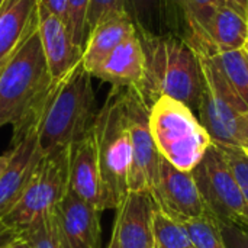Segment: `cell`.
<instances>
[{
  "label": "cell",
  "mask_w": 248,
  "mask_h": 248,
  "mask_svg": "<svg viewBox=\"0 0 248 248\" xmlns=\"http://www.w3.org/2000/svg\"><path fill=\"white\" fill-rule=\"evenodd\" d=\"M145 73L140 93L151 106L167 96L186 105L196 116L202 99V71L198 54L183 39L167 33L163 36L140 35Z\"/></svg>",
  "instance_id": "1"
},
{
  "label": "cell",
  "mask_w": 248,
  "mask_h": 248,
  "mask_svg": "<svg viewBox=\"0 0 248 248\" xmlns=\"http://www.w3.org/2000/svg\"><path fill=\"white\" fill-rule=\"evenodd\" d=\"M96 96L92 74L80 62L65 77L54 81L38 118V145L44 154L71 147L93 131Z\"/></svg>",
  "instance_id": "2"
},
{
  "label": "cell",
  "mask_w": 248,
  "mask_h": 248,
  "mask_svg": "<svg viewBox=\"0 0 248 248\" xmlns=\"http://www.w3.org/2000/svg\"><path fill=\"white\" fill-rule=\"evenodd\" d=\"M52 84L36 32L0 71V128L17 129L38 119Z\"/></svg>",
  "instance_id": "3"
},
{
  "label": "cell",
  "mask_w": 248,
  "mask_h": 248,
  "mask_svg": "<svg viewBox=\"0 0 248 248\" xmlns=\"http://www.w3.org/2000/svg\"><path fill=\"white\" fill-rule=\"evenodd\" d=\"M93 137L102 176L103 208L105 211L118 209L129 192L128 179L132 163L124 87H112L96 115Z\"/></svg>",
  "instance_id": "4"
},
{
  "label": "cell",
  "mask_w": 248,
  "mask_h": 248,
  "mask_svg": "<svg viewBox=\"0 0 248 248\" xmlns=\"http://www.w3.org/2000/svg\"><path fill=\"white\" fill-rule=\"evenodd\" d=\"M150 128L160 155L183 171H192L212 145L199 118L186 105L167 96L151 105Z\"/></svg>",
  "instance_id": "5"
},
{
  "label": "cell",
  "mask_w": 248,
  "mask_h": 248,
  "mask_svg": "<svg viewBox=\"0 0 248 248\" xmlns=\"http://www.w3.org/2000/svg\"><path fill=\"white\" fill-rule=\"evenodd\" d=\"M202 71V99L198 118L214 144L244 147L248 106L231 89L212 55L198 54Z\"/></svg>",
  "instance_id": "6"
},
{
  "label": "cell",
  "mask_w": 248,
  "mask_h": 248,
  "mask_svg": "<svg viewBox=\"0 0 248 248\" xmlns=\"http://www.w3.org/2000/svg\"><path fill=\"white\" fill-rule=\"evenodd\" d=\"M70 147L42 155L17 205L3 218L0 230L23 231L36 218L52 211L68 192Z\"/></svg>",
  "instance_id": "7"
},
{
  "label": "cell",
  "mask_w": 248,
  "mask_h": 248,
  "mask_svg": "<svg viewBox=\"0 0 248 248\" xmlns=\"http://www.w3.org/2000/svg\"><path fill=\"white\" fill-rule=\"evenodd\" d=\"M208 211L219 224L248 230V205L221 148L212 142L201 163L192 170Z\"/></svg>",
  "instance_id": "8"
},
{
  "label": "cell",
  "mask_w": 248,
  "mask_h": 248,
  "mask_svg": "<svg viewBox=\"0 0 248 248\" xmlns=\"http://www.w3.org/2000/svg\"><path fill=\"white\" fill-rule=\"evenodd\" d=\"M124 96L132 145L128 186L131 192L151 193L161 160L150 128L151 106L135 87H124Z\"/></svg>",
  "instance_id": "9"
},
{
  "label": "cell",
  "mask_w": 248,
  "mask_h": 248,
  "mask_svg": "<svg viewBox=\"0 0 248 248\" xmlns=\"http://www.w3.org/2000/svg\"><path fill=\"white\" fill-rule=\"evenodd\" d=\"M151 196L157 209L179 224H185L209 212L192 171L179 170L164 157L160 160Z\"/></svg>",
  "instance_id": "10"
},
{
  "label": "cell",
  "mask_w": 248,
  "mask_h": 248,
  "mask_svg": "<svg viewBox=\"0 0 248 248\" xmlns=\"http://www.w3.org/2000/svg\"><path fill=\"white\" fill-rule=\"evenodd\" d=\"M225 0H166L167 31L183 39L196 54L212 55L208 28Z\"/></svg>",
  "instance_id": "11"
},
{
  "label": "cell",
  "mask_w": 248,
  "mask_h": 248,
  "mask_svg": "<svg viewBox=\"0 0 248 248\" xmlns=\"http://www.w3.org/2000/svg\"><path fill=\"white\" fill-rule=\"evenodd\" d=\"M38 33L54 81L65 77L81 62L83 48L73 41L67 23L54 15L41 0Z\"/></svg>",
  "instance_id": "12"
},
{
  "label": "cell",
  "mask_w": 248,
  "mask_h": 248,
  "mask_svg": "<svg viewBox=\"0 0 248 248\" xmlns=\"http://www.w3.org/2000/svg\"><path fill=\"white\" fill-rule=\"evenodd\" d=\"M44 153L38 145L36 128L12 144L10 163L0 177V222L20 201Z\"/></svg>",
  "instance_id": "13"
},
{
  "label": "cell",
  "mask_w": 248,
  "mask_h": 248,
  "mask_svg": "<svg viewBox=\"0 0 248 248\" xmlns=\"http://www.w3.org/2000/svg\"><path fill=\"white\" fill-rule=\"evenodd\" d=\"M157 209L151 193L128 192L121 206L116 209L113 232L121 248H151L153 214Z\"/></svg>",
  "instance_id": "14"
},
{
  "label": "cell",
  "mask_w": 248,
  "mask_h": 248,
  "mask_svg": "<svg viewBox=\"0 0 248 248\" xmlns=\"http://www.w3.org/2000/svg\"><path fill=\"white\" fill-rule=\"evenodd\" d=\"M68 190L103 212V186L93 131L70 147Z\"/></svg>",
  "instance_id": "15"
},
{
  "label": "cell",
  "mask_w": 248,
  "mask_h": 248,
  "mask_svg": "<svg viewBox=\"0 0 248 248\" xmlns=\"http://www.w3.org/2000/svg\"><path fill=\"white\" fill-rule=\"evenodd\" d=\"M39 0H4L0 6V71L38 32Z\"/></svg>",
  "instance_id": "16"
},
{
  "label": "cell",
  "mask_w": 248,
  "mask_h": 248,
  "mask_svg": "<svg viewBox=\"0 0 248 248\" xmlns=\"http://www.w3.org/2000/svg\"><path fill=\"white\" fill-rule=\"evenodd\" d=\"M54 211L70 247L102 248L100 211L90 206L70 190Z\"/></svg>",
  "instance_id": "17"
},
{
  "label": "cell",
  "mask_w": 248,
  "mask_h": 248,
  "mask_svg": "<svg viewBox=\"0 0 248 248\" xmlns=\"http://www.w3.org/2000/svg\"><path fill=\"white\" fill-rule=\"evenodd\" d=\"M144 49L138 32H135L109 54V57L92 73V77L110 83L112 87L138 89L144 80Z\"/></svg>",
  "instance_id": "18"
},
{
  "label": "cell",
  "mask_w": 248,
  "mask_h": 248,
  "mask_svg": "<svg viewBox=\"0 0 248 248\" xmlns=\"http://www.w3.org/2000/svg\"><path fill=\"white\" fill-rule=\"evenodd\" d=\"M135 32L137 28L126 10L105 16L87 35L81 58L83 67L92 74L119 44Z\"/></svg>",
  "instance_id": "19"
},
{
  "label": "cell",
  "mask_w": 248,
  "mask_h": 248,
  "mask_svg": "<svg viewBox=\"0 0 248 248\" xmlns=\"http://www.w3.org/2000/svg\"><path fill=\"white\" fill-rule=\"evenodd\" d=\"M208 38L212 55L246 48L248 42V17L225 0L211 19Z\"/></svg>",
  "instance_id": "20"
},
{
  "label": "cell",
  "mask_w": 248,
  "mask_h": 248,
  "mask_svg": "<svg viewBox=\"0 0 248 248\" xmlns=\"http://www.w3.org/2000/svg\"><path fill=\"white\" fill-rule=\"evenodd\" d=\"M126 12L140 35L163 36L169 33L166 0H126Z\"/></svg>",
  "instance_id": "21"
},
{
  "label": "cell",
  "mask_w": 248,
  "mask_h": 248,
  "mask_svg": "<svg viewBox=\"0 0 248 248\" xmlns=\"http://www.w3.org/2000/svg\"><path fill=\"white\" fill-rule=\"evenodd\" d=\"M22 237L31 248H71L60 228L54 209L36 218L22 231Z\"/></svg>",
  "instance_id": "22"
},
{
  "label": "cell",
  "mask_w": 248,
  "mask_h": 248,
  "mask_svg": "<svg viewBox=\"0 0 248 248\" xmlns=\"http://www.w3.org/2000/svg\"><path fill=\"white\" fill-rule=\"evenodd\" d=\"M231 89L248 106V54L246 48L212 55Z\"/></svg>",
  "instance_id": "23"
},
{
  "label": "cell",
  "mask_w": 248,
  "mask_h": 248,
  "mask_svg": "<svg viewBox=\"0 0 248 248\" xmlns=\"http://www.w3.org/2000/svg\"><path fill=\"white\" fill-rule=\"evenodd\" d=\"M153 237L155 248H193L186 228L158 209L153 214Z\"/></svg>",
  "instance_id": "24"
},
{
  "label": "cell",
  "mask_w": 248,
  "mask_h": 248,
  "mask_svg": "<svg viewBox=\"0 0 248 248\" xmlns=\"http://www.w3.org/2000/svg\"><path fill=\"white\" fill-rule=\"evenodd\" d=\"M182 225L186 228L193 248H228L222 237L221 224L211 212Z\"/></svg>",
  "instance_id": "25"
},
{
  "label": "cell",
  "mask_w": 248,
  "mask_h": 248,
  "mask_svg": "<svg viewBox=\"0 0 248 248\" xmlns=\"http://www.w3.org/2000/svg\"><path fill=\"white\" fill-rule=\"evenodd\" d=\"M90 0H67V28L73 41L84 49L87 39V12Z\"/></svg>",
  "instance_id": "26"
},
{
  "label": "cell",
  "mask_w": 248,
  "mask_h": 248,
  "mask_svg": "<svg viewBox=\"0 0 248 248\" xmlns=\"http://www.w3.org/2000/svg\"><path fill=\"white\" fill-rule=\"evenodd\" d=\"M218 147L224 153L248 205V151L244 147H235V145H218Z\"/></svg>",
  "instance_id": "27"
},
{
  "label": "cell",
  "mask_w": 248,
  "mask_h": 248,
  "mask_svg": "<svg viewBox=\"0 0 248 248\" xmlns=\"http://www.w3.org/2000/svg\"><path fill=\"white\" fill-rule=\"evenodd\" d=\"M124 10H126V0H90L87 12V35L100 19Z\"/></svg>",
  "instance_id": "28"
},
{
  "label": "cell",
  "mask_w": 248,
  "mask_h": 248,
  "mask_svg": "<svg viewBox=\"0 0 248 248\" xmlns=\"http://www.w3.org/2000/svg\"><path fill=\"white\" fill-rule=\"evenodd\" d=\"M222 237L228 248H248V230L234 224H221Z\"/></svg>",
  "instance_id": "29"
},
{
  "label": "cell",
  "mask_w": 248,
  "mask_h": 248,
  "mask_svg": "<svg viewBox=\"0 0 248 248\" xmlns=\"http://www.w3.org/2000/svg\"><path fill=\"white\" fill-rule=\"evenodd\" d=\"M54 15L67 23V0H41Z\"/></svg>",
  "instance_id": "30"
},
{
  "label": "cell",
  "mask_w": 248,
  "mask_h": 248,
  "mask_svg": "<svg viewBox=\"0 0 248 248\" xmlns=\"http://www.w3.org/2000/svg\"><path fill=\"white\" fill-rule=\"evenodd\" d=\"M22 231L12 230V228H3L0 230V248H7L16 238H19Z\"/></svg>",
  "instance_id": "31"
},
{
  "label": "cell",
  "mask_w": 248,
  "mask_h": 248,
  "mask_svg": "<svg viewBox=\"0 0 248 248\" xmlns=\"http://www.w3.org/2000/svg\"><path fill=\"white\" fill-rule=\"evenodd\" d=\"M231 3L235 9H238L246 17H248V0H227Z\"/></svg>",
  "instance_id": "32"
},
{
  "label": "cell",
  "mask_w": 248,
  "mask_h": 248,
  "mask_svg": "<svg viewBox=\"0 0 248 248\" xmlns=\"http://www.w3.org/2000/svg\"><path fill=\"white\" fill-rule=\"evenodd\" d=\"M9 163H10V153L0 155V177L3 176V173H4L6 169L9 167Z\"/></svg>",
  "instance_id": "33"
},
{
  "label": "cell",
  "mask_w": 248,
  "mask_h": 248,
  "mask_svg": "<svg viewBox=\"0 0 248 248\" xmlns=\"http://www.w3.org/2000/svg\"><path fill=\"white\" fill-rule=\"evenodd\" d=\"M7 248H31L29 247V243L22 237V234H20V237L19 238H16L10 246Z\"/></svg>",
  "instance_id": "34"
},
{
  "label": "cell",
  "mask_w": 248,
  "mask_h": 248,
  "mask_svg": "<svg viewBox=\"0 0 248 248\" xmlns=\"http://www.w3.org/2000/svg\"><path fill=\"white\" fill-rule=\"evenodd\" d=\"M106 248H121L119 247V243H118V237H116V234L112 231V237H110V241H109V244H108V247Z\"/></svg>",
  "instance_id": "35"
},
{
  "label": "cell",
  "mask_w": 248,
  "mask_h": 248,
  "mask_svg": "<svg viewBox=\"0 0 248 248\" xmlns=\"http://www.w3.org/2000/svg\"><path fill=\"white\" fill-rule=\"evenodd\" d=\"M244 148L248 151V134H247V141H246V145H244Z\"/></svg>",
  "instance_id": "36"
},
{
  "label": "cell",
  "mask_w": 248,
  "mask_h": 248,
  "mask_svg": "<svg viewBox=\"0 0 248 248\" xmlns=\"http://www.w3.org/2000/svg\"><path fill=\"white\" fill-rule=\"evenodd\" d=\"M246 51H247V54H248V42H247V45H246Z\"/></svg>",
  "instance_id": "37"
},
{
  "label": "cell",
  "mask_w": 248,
  "mask_h": 248,
  "mask_svg": "<svg viewBox=\"0 0 248 248\" xmlns=\"http://www.w3.org/2000/svg\"><path fill=\"white\" fill-rule=\"evenodd\" d=\"M3 1H4V0H0V6H1V3H3Z\"/></svg>",
  "instance_id": "38"
},
{
  "label": "cell",
  "mask_w": 248,
  "mask_h": 248,
  "mask_svg": "<svg viewBox=\"0 0 248 248\" xmlns=\"http://www.w3.org/2000/svg\"><path fill=\"white\" fill-rule=\"evenodd\" d=\"M151 248H155V247H154V246H153V247H151Z\"/></svg>",
  "instance_id": "39"
}]
</instances>
